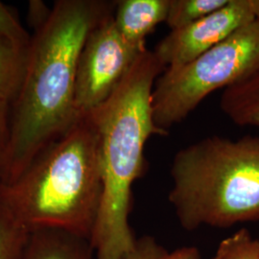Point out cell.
<instances>
[{"mask_svg": "<svg viewBox=\"0 0 259 259\" xmlns=\"http://www.w3.org/2000/svg\"><path fill=\"white\" fill-rule=\"evenodd\" d=\"M11 134V105L0 99V168L9 146Z\"/></svg>", "mask_w": 259, "mask_h": 259, "instance_id": "17", "label": "cell"}, {"mask_svg": "<svg viewBox=\"0 0 259 259\" xmlns=\"http://www.w3.org/2000/svg\"><path fill=\"white\" fill-rule=\"evenodd\" d=\"M213 259H259V239L246 229L238 230L220 242Z\"/></svg>", "mask_w": 259, "mask_h": 259, "instance_id": "15", "label": "cell"}, {"mask_svg": "<svg viewBox=\"0 0 259 259\" xmlns=\"http://www.w3.org/2000/svg\"><path fill=\"white\" fill-rule=\"evenodd\" d=\"M20 259H96L91 241L55 229L30 231Z\"/></svg>", "mask_w": 259, "mask_h": 259, "instance_id": "9", "label": "cell"}, {"mask_svg": "<svg viewBox=\"0 0 259 259\" xmlns=\"http://www.w3.org/2000/svg\"><path fill=\"white\" fill-rule=\"evenodd\" d=\"M114 7L115 2L58 0L35 27L22 83L11 105L9 146L0 183L16 180L80 117L74 104L80 53L90 32Z\"/></svg>", "mask_w": 259, "mask_h": 259, "instance_id": "1", "label": "cell"}, {"mask_svg": "<svg viewBox=\"0 0 259 259\" xmlns=\"http://www.w3.org/2000/svg\"><path fill=\"white\" fill-rule=\"evenodd\" d=\"M254 19L250 0H229L204 19L170 31L153 52L165 68L186 65Z\"/></svg>", "mask_w": 259, "mask_h": 259, "instance_id": "7", "label": "cell"}, {"mask_svg": "<svg viewBox=\"0 0 259 259\" xmlns=\"http://www.w3.org/2000/svg\"><path fill=\"white\" fill-rule=\"evenodd\" d=\"M114 8L93 28L80 53L74 94L78 116L102 105L114 93L141 53L133 50L121 37L114 23Z\"/></svg>", "mask_w": 259, "mask_h": 259, "instance_id": "6", "label": "cell"}, {"mask_svg": "<svg viewBox=\"0 0 259 259\" xmlns=\"http://www.w3.org/2000/svg\"><path fill=\"white\" fill-rule=\"evenodd\" d=\"M251 9L256 19H259V0H250Z\"/></svg>", "mask_w": 259, "mask_h": 259, "instance_id": "18", "label": "cell"}, {"mask_svg": "<svg viewBox=\"0 0 259 259\" xmlns=\"http://www.w3.org/2000/svg\"><path fill=\"white\" fill-rule=\"evenodd\" d=\"M259 71V19H254L186 65L167 67L152 93L153 119L168 132L213 92Z\"/></svg>", "mask_w": 259, "mask_h": 259, "instance_id": "5", "label": "cell"}, {"mask_svg": "<svg viewBox=\"0 0 259 259\" xmlns=\"http://www.w3.org/2000/svg\"><path fill=\"white\" fill-rule=\"evenodd\" d=\"M220 108L234 124L259 128V71L225 89Z\"/></svg>", "mask_w": 259, "mask_h": 259, "instance_id": "10", "label": "cell"}, {"mask_svg": "<svg viewBox=\"0 0 259 259\" xmlns=\"http://www.w3.org/2000/svg\"><path fill=\"white\" fill-rule=\"evenodd\" d=\"M229 0H170L167 25L171 31L185 27L224 7Z\"/></svg>", "mask_w": 259, "mask_h": 259, "instance_id": "12", "label": "cell"}, {"mask_svg": "<svg viewBox=\"0 0 259 259\" xmlns=\"http://www.w3.org/2000/svg\"><path fill=\"white\" fill-rule=\"evenodd\" d=\"M168 200L186 231L259 220V137L201 139L177 152Z\"/></svg>", "mask_w": 259, "mask_h": 259, "instance_id": "4", "label": "cell"}, {"mask_svg": "<svg viewBox=\"0 0 259 259\" xmlns=\"http://www.w3.org/2000/svg\"><path fill=\"white\" fill-rule=\"evenodd\" d=\"M170 0H120L115 2L113 19L121 37L138 53L145 50L146 37L166 21Z\"/></svg>", "mask_w": 259, "mask_h": 259, "instance_id": "8", "label": "cell"}, {"mask_svg": "<svg viewBox=\"0 0 259 259\" xmlns=\"http://www.w3.org/2000/svg\"><path fill=\"white\" fill-rule=\"evenodd\" d=\"M122 259H203L199 249L193 246L167 250L151 236L136 240L132 250Z\"/></svg>", "mask_w": 259, "mask_h": 259, "instance_id": "14", "label": "cell"}, {"mask_svg": "<svg viewBox=\"0 0 259 259\" xmlns=\"http://www.w3.org/2000/svg\"><path fill=\"white\" fill-rule=\"evenodd\" d=\"M28 47L0 35V99L10 105L16 100L22 83Z\"/></svg>", "mask_w": 259, "mask_h": 259, "instance_id": "11", "label": "cell"}, {"mask_svg": "<svg viewBox=\"0 0 259 259\" xmlns=\"http://www.w3.org/2000/svg\"><path fill=\"white\" fill-rule=\"evenodd\" d=\"M165 70L145 49L111 96L92 112L99 136L103 191L91 236L96 259H122L136 238L129 224L134 183L144 173V148L152 136H166L153 119L152 93Z\"/></svg>", "mask_w": 259, "mask_h": 259, "instance_id": "2", "label": "cell"}, {"mask_svg": "<svg viewBox=\"0 0 259 259\" xmlns=\"http://www.w3.org/2000/svg\"><path fill=\"white\" fill-rule=\"evenodd\" d=\"M0 35L8 37L19 46L28 47L32 36L20 24L13 12L0 1Z\"/></svg>", "mask_w": 259, "mask_h": 259, "instance_id": "16", "label": "cell"}, {"mask_svg": "<svg viewBox=\"0 0 259 259\" xmlns=\"http://www.w3.org/2000/svg\"><path fill=\"white\" fill-rule=\"evenodd\" d=\"M30 230L0 202V259H20Z\"/></svg>", "mask_w": 259, "mask_h": 259, "instance_id": "13", "label": "cell"}, {"mask_svg": "<svg viewBox=\"0 0 259 259\" xmlns=\"http://www.w3.org/2000/svg\"><path fill=\"white\" fill-rule=\"evenodd\" d=\"M99 136L92 113L44 149L0 202L30 231L55 229L91 239L102 198Z\"/></svg>", "mask_w": 259, "mask_h": 259, "instance_id": "3", "label": "cell"}]
</instances>
